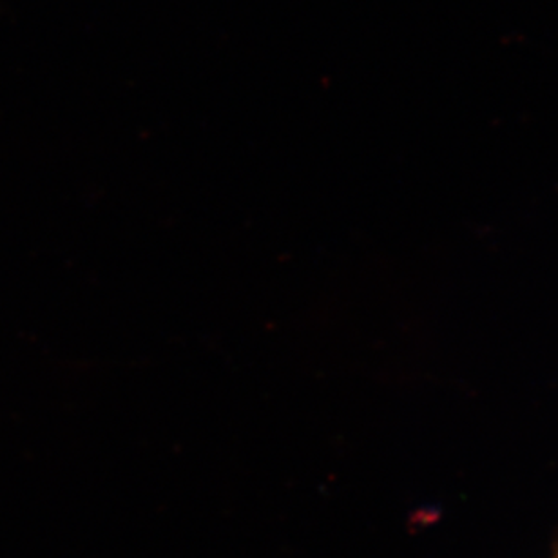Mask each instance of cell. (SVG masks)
Listing matches in <instances>:
<instances>
[{
    "label": "cell",
    "mask_w": 558,
    "mask_h": 558,
    "mask_svg": "<svg viewBox=\"0 0 558 558\" xmlns=\"http://www.w3.org/2000/svg\"><path fill=\"white\" fill-rule=\"evenodd\" d=\"M554 558H558V541H557V543H555V546H554Z\"/></svg>",
    "instance_id": "obj_1"
}]
</instances>
